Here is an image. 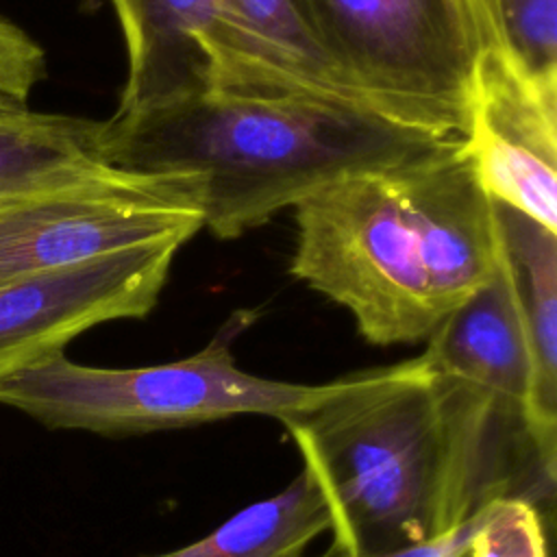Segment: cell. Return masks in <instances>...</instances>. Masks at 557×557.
Returning <instances> with one entry per match:
<instances>
[{
	"label": "cell",
	"instance_id": "obj_1",
	"mask_svg": "<svg viewBox=\"0 0 557 557\" xmlns=\"http://www.w3.org/2000/svg\"><path fill=\"white\" fill-rule=\"evenodd\" d=\"M281 424L324 496L333 550L429 544L503 496L553 511L557 476L524 422L422 355L346 374L324 403Z\"/></svg>",
	"mask_w": 557,
	"mask_h": 557
},
{
	"label": "cell",
	"instance_id": "obj_2",
	"mask_svg": "<svg viewBox=\"0 0 557 557\" xmlns=\"http://www.w3.org/2000/svg\"><path fill=\"white\" fill-rule=\"evenodd\" d=\"M498 259L494 200L463 144L344 176L296 205L292 274L376 346L426 342Z\"/></svg>",
	"mask_w": 557,
	"mask_h": 557
},
{
	"label": "cell",
	"instance_id": "obj_3",
	"mask_svg": "<svg viewBox=\"0 0 557 557\" xmlns=\"http://www.w3.org/2000/svg\"><path fill=\"white\" fill-rule=\"evenodd\" d=\"M100 144L117 170L191 174L202 226L235 239L344 176L424 161L463 139L342 100L207 91L102 120Z\"/></svg>",
	"mask_w": 557,
	"mask_h": 557
},
{
	"label": "cell",
	"instance_id": "obj_4",
	"mask_svg": "<svg viewBox=\"0 0 557 557\" xmlns=\"http://www.w3.org/2000/svg\"><path fill=\"white\" fill-rule=\"evenodd\" d=\"M244 324V315L231 320L198 352L157 366L98 368L61 352L2 379L0 405L48 429L146 435L237 416L283 422L318 407L337 389V379L309 385L242 370L231 346Z\"/></svg>",
	"mask_w": 557,
	"mask_h": 557
},
{
	"label": "cell",
	"instance_id": "obj_5",
	"mask_svg": "<svg viewBox=\"0 0 557 557\" xmlns=\"http://www.w3.org/2000/svg\"><path fill=\"white\" fill-rule=\"evenodd\" d=\"M368 104L466 141L481 35L470 0H294Z\"/></svg>",
	"mask_w": 557,
	"mask_h": 557
},
{
	"label": "cell",
	"instance_id": "obj_6",
	"mask_svg": "<svg viewBox=\"0 0 557 557\" xmlns=\"http://www.w3.org/2000/svg\"><path fill=\"white\" fill-rule=\"evenodd\" d=\"M202 228L191 174H137L111 168L0 207V283Z\"/></svg>",
	"mask_w": 557,
	"mask_h": 557
},
{
	"label": "cell",
	"instance_id": "obj_7",
	"mask_svg": "<svg viewBox=\"0 0 557 557\" xmlns=\"http://www.w3.org/2000/svg\"><path fill=\"white\" fill-rule=\"evenodd\" d=\"M183 239L152 242L0 283V381L65 352L81 333L148 315Z\"/></svg>",
	"mask_w": 557,
	"mask_h": 557
},
{
	"label": "cell",
	"instance_id": "obj_8",
	"mask_svg": "<svg viewBox=\"0 0 557 557\" xmlns=\"http://www.w3.org/2000/svg\"><path fill=\"white\" fill-rule=\"evenodd\" d=\"M463 146L494 202L557 233V87L531 81L507 52L481 50Z\"/></svg>",
	"mask_w": 557,
	"mask_h": 557
},
{
	"label": "cell",
	"instance_id": "obj_9",
	"mask_svg": "<svg viewBox=\"0 0 557 557\" xmlns=\"http://www.w3.org/2000/svg\"><path fill=\"white\" fill-rule=\"evenodd\" d=\"M200 48L207 57L209 91L324 98L372 109L324 50L294 0H218Z\"/></svg>",
	"mask_w": 557,
	"mask_h": 557
},
{
	"label": "cell",
	"instance_id": "obj_10",
	"mask_svg": "<svg viewBox=\"0 0 557 557\" xmlns=\"http://www.w3.org/2000/svg\"><path fill=\"white\" fill-rule=\"evenodd\" d=\"M422 357L437 374L529 424L533 355L503 246L494 274L440 322Z\"/></svg>",
	"mask_w": 557,
	"mask_h": 557
},
{
	"label": "cell",
	"instance_id": "obj_11",
	"mask_svg": "<svg viewBox=\"0 0 557 557\" xmlns=\"http://www.w3.org/2000/svg\"><path fill=\"white\" fill-rule=\"evenodd\" d=\"M218 0H111L126 46V81L111 117L139 115L209 91L200 39Z\"/></svg>",
	"mask_w": 557,
	"mask_h": 557
},
{
	"label": "cell",
	"instance_id": "obj_12",
	"mask_svg": "<svg viewBox=\"0 0 557 557\" xmlns=\"http://www.w3.org/2000/svg\"><path fill=\"white\" fill-rule=\"evenodd\" d=\"M494 209L533 355L527 429L544 470L557 476V233L500 202Z\"/></svg>",
	"mask_w": 557,
	"mask_h": 557
},
{
	"label": "cell",
	"instance_id": "obj_13",
	"mask_svg": "<svg viewBox=\"0 0 557 557\" xmlns=\"http://www.w3.org/2000/svg\"><path fill=\"white\" fill-rule=\"evenodd\" d=\"M100 131L98 120L44 113L0 96V207L111 170Z\"/></svg>",
	"mask_w": 557,
	"mask_h": 557
},
{
	"label": "cell",
	"instance_id": "obj_14",
	"mask_svg": "<svg viewBox=\"0 0 557 557\" xmlns=\"http://www.w3.org/2000/svg\"><path fill=\"white\" fill-rule=\"evenodd\" d=\"M326 531L331 513L324 496L300 468L287 487L239 509L209 535L144 557H305L307 546Z\"/></svg>",
	"mask_w": 557,
	"mask_h": 557
},
{
	"label": "cell",
	"instance_id": "obj_15",
	"mask_svg": "<svg viewBox=\"0 0 557 557\" xmlns=\"http://www.w3.org/2000/svg\"><path fill=\"white\" fill-rule=\"evenodd\" d=\"M500 35L522 74L557 87V0H496Z\"/></svg>",
	"mask_w": 557,
	"mask_h": 557
},
{
	"label": "cell",
	"instance_id": "obj_16",
	"mask_svg": "<svg viewBox=\"0 0 557 557\" xmlns=\"http://www.w3.org/2000/svg\"><path fill=\"white\" fill-rule=\"evenodd\" d=\"M550 513L524 498L503 496L487 505L466 557H550Z\"/></svg>",
	"mask_w": 557,
	"mask_h": 557
},
{
	"label": "cell",
	"instance_id": "obj_17",
	"mask_svg": "<svg viewBox=\"0 0 557 557\" xmlns=\"http://www.w3.org/2000/svg\"><path fill=\"white\" fill-rule=\"evenodd\" d=\"M44 76V48L24 28L0 15V96L28 102Z\"/></svg>",
	"mask_w": 557,
	"mask_h": 557
},
{
	"label": "cell",
	"instance_id": "obj_18",
	"mask_svg": "<svg viewBox=\"0 0 557 557\" xmlns=\"http://www.w3.org/2000/svg\"><path fill=\"white\" fill-rule=\"evenodd\" d=\"M487 505L483 509H479L470 520H466L459 529H455L448 535L433 540L429 544L409 546V548H400V550H392V553H376V555H355V553H342V550L329 548L324 555H318V557H466V550L472 542L474 531L479 529V524L485 516Z\"/></svg>",
	"mask_w": 557,
	"mask_h": 557
},
{
	"label": "cell",
	"instance_id": "obj_19",
	"mask_svg": "<svg viewBox=\"0 0 557 557\" xmlns=\"http://www.w3.org/2000/svg\"><path fill=\"white\" fill-rule=\"evenodd\" d=\"M479 35H481V50H496L507 52L500 35V20H498V7L496 0H470Z\"/></svg>",
	"mask_w": 557,
	"mask_h": 557
}]
</instances>
